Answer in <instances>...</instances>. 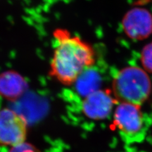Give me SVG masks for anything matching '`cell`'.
<instances>
[{"instance_id": "6da1fadb", "label": "cell", "mask_w": 152, "mask_h": 152, "mask_svg": "<svg viewBox=\"0 0 152 152\" xmlns=\"http://www.w3.org/2000/svg\"><path fill=\"white\" fill-rule=\"evenodd\" d=\"M53 36L55 45L49 75L65 86L75 84L80 76L95 63L93 47L66 28H56Z\"/></svg>"}, {"instance_id": "7a4b0ae2", "label": "cell", "mask_w": 152, "mask_h": 152, "mask_svg": "<svg viewBox=\"0 0 152 152\" xmlns=\"http://www.w3.org/2000/svg\"><path fill=\"white\" fill-rule=\"evenodd\" d=\"M151 83L144 70L137 66H127L118 72L112 82V93L119 103L141 105L149 97Z\"/></svg>"}, {"instance_id": "3957f363", "label": "cell", "mask_w": 152, "mask_h": 152, "mask_svg": "<svg viewBox=\"0 0 152 152\" xmlns=\"http://www.w3.org/2000/svg\"><path fill=\"white\" fill-rule=\"evenodd\" d=\"M27 122L10 108L0 110V146H15L26 142Z\"/></svg>"}, {"instance_id": "277c9868", "label": "cell", "mask_w": 152, "mask_h": 152, "mask_svg": "<svg viewBox=\"0 0 152 152\" xmlns=\"http://www.w3.org/2000/svg\"><path fill=\"white\" fill-rule=\"evenodd\" d=\"M141 105L130 103H119L113 114V122L116 127L127 136L140 132L144 125Z\"/></svg>"}, {"instance_id": "5b68a950", "label": "cell", "mask_w": 152, "mask_h": 152, "mask_svg": "<svg viewBox=\"0 0 152 152\" xmlns=\"http://www.w3.org/2000/svg\"><path fill=\"white\" fill-rule=\"evenodd\" d=\"M116 99L107 90H96L88 94L82 103L84 115L94 120H101L110 115Z\"/></svg>"}, {"instance_id": "8992f818", "label": "cell", "mask_w": 152, "mask_h": 152, "mask_svg": "<svg viewBox=\"0 0 152 152\" xmlns=\"http://www.w3.org/2000/svg\"><path fill=\"white\" fill-rule=\"evenodd\" d=\"M124 25L128 35L135 38H143L152 31V18L143 10L136 9L127 13Z\"/></svg>"}, {"instance_id": "52a82bcc", "label": "cell", "mask_w": 152, "mask_h": 152, "mask_svg": "<svg viewBox=\"0 0 152 152\" xmlns=\"http://www.w3.org/2000/svg\"><path fill=\"white\" fill-rule=\"evenodd\" d=\"M26 86L22 77L13 72L4 73L0 76V95L13 99L23 93Z\"/></svg>"}, {"instance_id": "ba28073f", "label": "cell", "mask_w": 152, "mask_h": 152, "mask_svg": "<svg viewBox=\"0 0 152 152\" xmlns=\"http://www.w3.org/2000/svg\"><path fill=\"white\" fill-rule=\"evenodd\" d=\"M141 61L144 69L147 72H152V42L142 49Z\"/></svg>"}, {"instance_id": "9c48e42d", "label": "cell", "mask_w": 152, "mask_h": 152, "mask_svg": "<svg viewBox=\"0 0 152 152\" xmlns=\"http://www.w3.org/2000/svg\"><path fill=\"white\" fill-rule=\"evenodd\" d=\"M8 152H41L34 146L27 142H22L15 146H13Z\"/></svg>"}]
</instances>
